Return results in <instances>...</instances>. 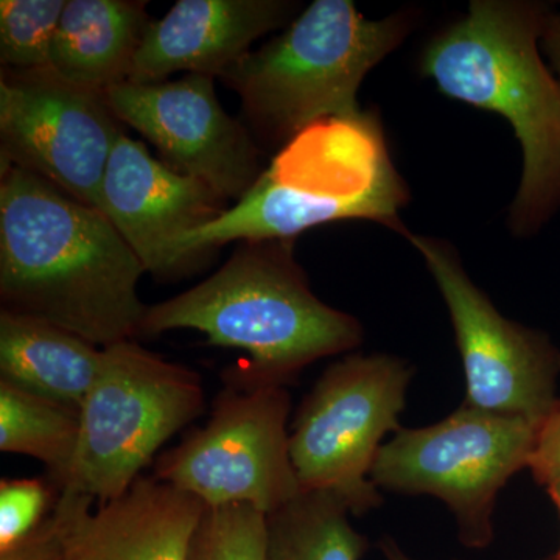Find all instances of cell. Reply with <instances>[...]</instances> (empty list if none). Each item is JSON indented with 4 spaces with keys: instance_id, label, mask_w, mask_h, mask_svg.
<instances>
[{
    "instance_id": "8fae6325",
    "label": "cell",
    "mask_w": 560,
    "mask_h": 560,
    "mask_svg": "<svg viewBox=\"0 0 560 560\" xmlns=\"http://www.w3.org/2000/svg\"><path fill=\"white\" fill-rule=\"evenodd\" d=\"M436 282L455 330L466 400L475 410L540 423L558 400L560 352L544 331L504 318L447 242L405 232Z\"/></svg>"
},
{
    "instance_id": "484cf974",
    "label": "cell",
    "mask_w": 560,
    "mask_h": 560,
    "mask_svg": "<svg viewBox=\"0 0 560 560\" xmlns=\"http://www.w3.org/2000/svg\"><path fill=\"white\" fill-rule=\"evenodd\" d=\"M382 550L385 551L386 559L388 560H412L393 540L383 541Z\"/></svg>"
},
{
    "instance_id": "5bb4252c",
    "label": "cell",
    "mask_w": 560,
    "mask_h": 560,
    "mask_svg": "<svg viewBox=\"0 0 560 560\" xmlns=\"http://www.w3.org/2000/svg\"><path fill=\"white\" fill-rule=\"evenodd\" d=\"M68 515L65 560H189L206 504L154 477L108 503L60 492Z\"/></svg>"
},
{
    "instance_id": "2e32d148",
    "label": "cell",
    "mask_w": 560,
    "mask_h": 560,
    "mask_svg": "<svg viewBox=\"0 0 560 560\" xmlns=\"http://www.w3.org/2000/svg\"><path fill=\"white\" fill-rule=\"evenodd\" d=\"M151 20L138 0H66L50 68L72 83L108 91L130 80Z\"/></svg>"
},
{
    "instance_id": "277c9868",
    "label": "cell",
    "mask_w": 560,
    "mask_h": 560,
    "mask_svg": "<svg viewBox=\"0 0 560 560\" xmlns=\"http://www.w3.org/2000/svg\"><path fill=\"white\" fill-rule=\"evenodd\" d=\"M404 179L389 160L381 124L370 113L313 125L280 149L270 167L220 219L173 245L168 278L231 242L294 241L341 220H371L401 231Z\"/></svg>"
},
{
    "instance_id": "8992f818",
    "label": "cell",
    "mask_w": 560,
    "mask_h": 560,
    "mask_svg": "<svg viewBox=\"0 0 560 560\" xmlns=\"http://www.w3.org/2000/svg\"><path fill=\"white\" fill-rule=\"evenodd\" d=\"M205 411L200 375L132 340L103 349L81 408L79 448L60 492L98 504L130 490L156 452Z\"/></svg>"
},
{
    "instance_id": "7a4b0ae2",
    "label": "cell",
    "mask_w": 560,
    "mask_h": 560,
    "mask_svg": "<svg viewBox=\"0 0 560 560\" xmlns=\"http://www.w3.org/2000/svg\"><path fill=\"white\" fill-rule=\"evenodd\" d=\"M551 10L526 0H471L469 13L431 40L420 70L445 97L510 121L523 171L510 210L518 237L560 209V81L540 40Z\"/></svg>"
},
{
    "instance_id": "e0dca14e",
    "label": "cell",
    "mask_w": 560,
    "mask_h": 560,
    "mask_svg": "<svg viewBox=\"0 0 560 560\" xmlns=\"http://www.w3.org/2000/svg\"><path fill=\"white\" fill-rule=\"evenodd\" d=\"M103 349L55 324L0 311V381L81 412Z\"/></svg>"
},
{
    "instance_id": "52a82bcc",
    "label": "cell",
    "mask_w": 560,
    "mask_h": 560,
    "mask_svg": "<svg viewBox=\"0 0 560 560\" xmlns=\"http://www.w3.org/2000/svg\"><path fill=\"white\" fill-rule=\"evenodd\" d=\"M415 370L386 353H352L330 364L302 401L290 458L302 490H326L363 515L382 506L371 470L389 431H399Z\"/></svg>"
},
{
    "instance_id": "44dd1931",
    "label": "cell",
    "mask_w": 560,
    "mask_h": 560,
    "mask_svg": "<svg viewBox=\"0 0 560 560\" xmlns=\"http://www.w3.org/2000/svg\"><path fill=\"white\" fill-rule=\"evenodd\" d=\"M265 515L246 504L206 506L189 560H265Z\"/></svg>"
},
{
    "instance_id": "4fadbf2b",
    "label": "cell",
    "mask_w": 560,
    "mask_h": 560,
    "mask_svg": "<svg viewBox=\"0 0 560 560\" xmlns=\"http://www.w3.org/2000/svg\"><path fill=\"white\" fill-rule=\"evenodd\" d=\"M228 201L201 180L154 160L138 140L121 132L101 187L98 210L119 231L154 278L168 279L173 245L220 219Z\"/></svg>"
},
{
    "instance_id": "6da1fadb",
    "label": "cell",
    "mask_w": 560,
    "mask_h": 560,
    "mask_svg": "<svg viewBox=\"0 0 560 560\" xmlns=\"http://www.w3.org/2000/svg\"><path fill=\"white\" fill-rule=\"evenodd\" d=\"M142 261L102 210L36 173L0 171V302L105 349L132 340L149 311Z\"/></svg>"
},
{
    "instance_id": "3957f363",
    "label": "cell",
    "mask_w": 560,
    "mask_h": 560,
    "mask_svg": "<svg viewBox=\"0 0 560 560\" xmlns=\"http://www.w3.org/2000/svg\"><path fill=\"white\" fill-rule=\"evenodd\" d=\"M191 329L209 345L242 349L248 360L226 371L248 385L287 386L304 368L359 348L355 316L330 307L311 289L294 241H243L205 282L150 305L140 335Z\"/></svg>"
},
{
    "instance_id": "d4e9b609",
    "label": "cell",
    "mask_w": 560,
    "mask_h": 560,
    "mask_svg": "<svg viewBox=\"0 0 560 560\" xmlns=\"http://www.w3.org/2000/svg\"><path fill=\"white\" fill-rule=\"evenodd\" d=\"M541 51L560 81V13H550L540 40Z\"/></svg>"
},
{
    "instance_id": "7402d4cb",
    "label": "cell",
    "mask_w": 560,
    "mask_h": 560,
    "mask_svg": "<svg viewBox=\"0 0 560 560\" xmlns=\"http://www.w3.org/2000/svg\"><path fill=\"white\" fill-rule=\"evenodd\" d=\"M55 486L38 478L0 482V551L9 550L38 528L50 514Z\"/></svg>"
},
{
    "instance_id": "cb8c5ba5",
    "label": "cell",
    "mask_w": 560,
    "mask_h": 560,
    "mask_svg": "<svg viewBox=\"0 0 560 560\" xmlns=\"http://www.w3.org/2000/svg\"><path fill=\"white\" fill-rule=\"evenodd\" d=\"M528 469L545 488L560 482V399L537 427Z\"/></svg>"
},
{
    "instance_id": "30bf717a",
    "label": "cell",
    "mask_w": 560,
    "mask_h": 560,
    "mask_svg": "<svg viewBox=\"0 0 560 560\" xmlns=\"http://www.w3.org/2000/svg\"><path fill=\"white\" fill-rule=\"evenodd\" d=\"M121 125L105 91L72 83L50 66L2 69L0 167L36 173L98 209Z\"/></svg>"
},
{
    "instance_id": "9c48e42d",
    "label": "cell",
    "mask_w": 560,
    "mask_h": 560,
    "mask_svg": "<svg viewBox=\"0 0 560 560\" xmlns=\"http://www.w3.org/2000/svg\"><path fill=\"white\" fill-rule=\"evenodd\" d=\"M287 386L228 377L202 429L165 452L153 477L208 508L246 504L264 515L301 493L290 458Z\"/></svg>"
},
{
    "instance_id": "ac0fdd59",
    "label": "cell",
    "mask_w": 560,
    "mask_h": 560,
    "mask_svg": "<svg viewBox=\"0 0 560 560\" xmlns=\"http://www.w3.org/2000/svg\"><path fill=\"white\" fill-rule=\"evenodd\" d=\"M349 508L326 490H301L265 515V560H360L368 540L349 522Z\"/></svg>"
},
{
    "instance_id": "4316f807",
    "label": "cell",
    "mask_w": 560,
    "mask_h": 560,
    "mask_svg": "<svg viewBox=\"0 0 560 560\" xmlns=\"http://www.w3.org/2000/svg\"><path fill=\"white\" fill-rule=\"evenodd\" d=\"M548 493H550L552 503H555L556 510L559 511L560 515V482H556V485L548 486ZM558 559L560 560V550L558 552Z\"/></svg>"
},
{
    "instance_id": "83f0119b",
    "label": "cell",
    "mask_w": 560,
    "mask_h": 560,
    "mask_svg": "<svg viewBox=\"0 0 560 560\" xmlns=\"http://www.w3.org/2000/svg\"><path fill=\"white\" fill-rule=\"evenodd\" d=\"M545 560H559V559H558V556H552V558H550V559H545Z\"/></svg>"
},
{
    "instance_id": "9a60e30c",
    "label": "cell",
    "mask_w": 560,
    "mask_h": 560,
    "mask_svg": "<svg viewBox=\"0 0 560 560\" xmlns=\"http://www.w3.org/2000/svg\"><path fill=\"white\" fill-rule=\"evenodd\" d=\"M296 9L289 0H178L151 21L128 81L158 83L176 72L220 79L254 40L289 24Z\"/></svg>"
},
{
    "instance_id": "7c38bea8",
    "label": "cell",
    "mask_w": 560,
    "mask_h": 560,
    "mask_svg": "<svg viewBox=\"0 0 560 560\" xmlns=\"http://www.w3.org/2000/svg\"><path fill=\"white\" fill-rule=\"evenodd\" d=\"M213 77L186 73L158 83L125 81L106 91L114 114L156 147L173 171L237 202L261 175L260 151L223 109Z\"/></svg>"
},
{
    "instance_id": "ba28073f",
    "label": "cell",
    "mask_w": 560,
    "mask_h": 560,
    "mask_svg": "<svg viewBox=\"0 0 560 560\" xmlns=\"http://www.w3.org/2000/svg\"><path fill=\"white\" fill-rule=\"evenodd\" d=\"M537 427L463 404L434 425L397 431L378 452L371 481L378 490L444 501L463 544L485 548L493 539L497 497L517 471L528 469Z\"/></svg>"
},
{
    "instance_id": "d6986e66",
    "label": "cell",
    "mask_w": 560,
    "mask_h": 560,
    "mask_svg": "<svg viewBox=\"0 0 560 560\" xmlns=\"http://www.w3.org/2000/svg\"><path fill=\"white\" fill-rule=\"evenodd\" d=\"M80 433L79 411L0 381V451L38 459L58 492L72 470Z\"/></svg>"
},
{
    "instance_id": "ffe728a7",
    "label": "cell",
    "mask_w": 560,
    "mask_h": 560,
    "mask_svg": "<svg viewBox=\"0 0 560 560\" xmlns=\"http://www.w3.org/2000/svg\"><path fill=\"white\" fill-rule=\"evenodd\" d=\"M66 0H2L0 2V62L5 69L50 66Z\"/></svg>"
},
{
    "instance_id": "603a6c76",
    "label": "cell",
    "mask_w": 560,
    "mask_h": 560,
    "mask_svg": "<svg viewBox=\"0 0 560 560\" xmlns=\"http://www.w3.org/2000/svg\"><path fill=\"white\" fill-rule=\"evenodd\" d=\"M68 539V515L60 500L38 528L9 550L0 551V560H65Z\"/></svg>"
},
{
    "instance_id": "5b68a950",
    "label": "cell",
    "mask_w": 560,
    "mask_h": 560,
    "mask_svg": "<svg viewBox=\"0 0 560 560\" xmlns=\"http://www.w3.org/2000/svg\"><path fill=\"white\" fill-rule=\"evenodd\" d=\"M411 24L405 13L368 20L350 0H315L220 80L241 97L253 135L283 149L319 121L360 116L364 77L400 46Z\"/></svg>"
}]
</instances>
